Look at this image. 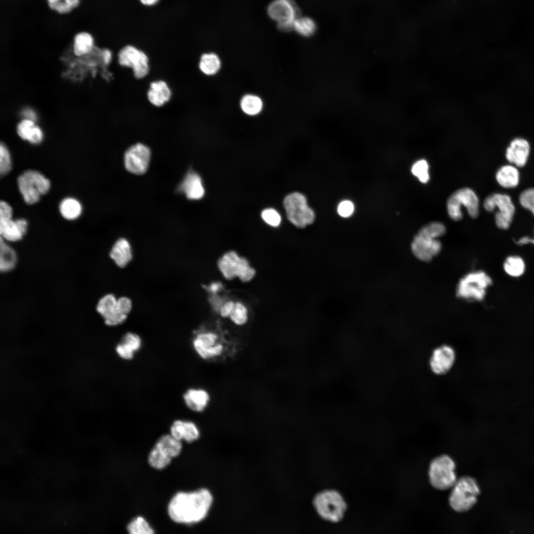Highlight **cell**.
<instances>
[{
  "mask_svg": "<svg viewBox=\"0 0 534 534\" xmlns=\"http://www.w3.org/2000/svg\"><path fill=\"white\" fill-rule=\"evenodd\" d=\"M234 304L232 301H228L223 304L219 310L221 315L223 317H229L234 308Z\"/></svg>",
  "mask_w": 534,
  "mask_h": 534,
  "instance_id": "cell-48",
  "label": "cell"
},
{
  "mask_svg": "<svg viewBox=\"0 0 534 534\" xmlns=\"http://www.w3.org/2000/svg\"><path fill=\"white\" fill-rule=\"evenodd\" d=\"M519 201L524 208L531 211L534 215V188L524 190L520 195Z\"/></svg>",
  "mask_w": 534,
  "mask_h": 534,
  "instance_id": "cell-42",
  "label": "cell"
},
{
  "mask_svg": "<svg viewBox=\"0 0 534 534\" xmlns=\"http://www.w3.org/2000/svg\"><path fill=\"white\" fill-rule=\"evenodd\" d=\"M17 262L15 250L2 238L0 241V269L1 272H7L13 269Z\"/></svg>",
  "mask_w": 534,
  "mask_h": 534,
  "instance_id": "cell-28",
  "label": "cell"
},
{
  "mask_svg": "<svg viewBox=\"0 0 534 534\" xmlns=\"http://www.w3.org/2000/svg\"><path fill=\"white\" fill-rule=\"evenodd\" d=\"M263 106V101L261 98L254 94L245 95L240 101L242 110L244 113L250 116H254L260 113Z\"/></svg>",
  "mask_w": 534,
  "mask_h": 534,
  "instance_id": "cell-33",
  "label": "cell"
},
{
  "mask_svg": "<svg viewBox=\"0 0 534 534\" xmlns=\"http://www.w3.org/2000/svg\"><path fill=\"white\" fill-rule=\"evenodd\" d=\"M312 504L317 515L323 520L333 523L341 522L344 518L348 505L338 490L327 489L317 492Z\"/></svg>",
  "mask_w": 534,
  "mask_h": 534,
  "instance_id": "cell-2",
  "label": "cell"
},
{
  "mask_svg": "<svg viewBox=\"0 0 534 534\" xmlns=\"http://www.w3.org/2000/svg\"><path fill=\"white\" fill-rule=\"evenodd\" d=\"M178 191L184 193L191 200L202 198L205 190L200 177L194 172L189 171L179 185Z\"/></svg>",
  "mask_w": 534,
  "mask_h": 534,
  "instance_id": "cell-25",
  "label": "cell"
},
{
  "mask_svg": "<svg viewBox=\"0 0 534 534\" xmlns=\"http://www.w3.org/2000/svg\"><path fill=\"white\" fill-rule=\"evenodd\" d=\"M60 212L63 218L68 220H75L81 214L82 205L76 199L66 198L59 205Z\"/></svg>",
  "mask_w": 534,
  "mask_h": 534,
  "instance_id": "cell-31",
  "label": "cell"
},
{
  "mask_svg": "<svg viewBox=\"0 0 534 534\" xmlns=\"http://www.w3.org/2000/svg\"><path fill=\"white\" fill-rule=\"evenodd\" d=\"M11 169V159L10 153L6 145L2 142L0 144V174L7 175Z\"/></svg>",
  "mask_w": 534,
  "mask_h": 534,
  "instance_id": "cell-40",
  "label": "cell"
},
{
  "mask_svg": "<svg viewBox=\"0 0 534 534\" xmlns=\"http://www.w3.org/2000/svg\"><path fill=\"white\" fill-rule=\"evenodd\" d=\"M497 182L504 188H514L519 182L520 174L518 169L510 165L501 167L495 176Z\"/></svg>",
  "mask_w": 534,
  "mask_h": 534,
  "instance_id": "cell-27",
  "label": "cell"
},
{
  "mask_svg": "<svg viewBox=\"0 0 534 534\" xmlns=\"http://www.w3.org/2000/svg\"><path fill=\"white\" fill-rule=\"evenodd\" d=\"M262 217L267 223L274 227L278 226L281 220L279 213L271 208L264 210L262 213Z\"/></svg>",
  "mask_w": 534,
  "mask_h": 534,
  "instance_id": "cell-43",
  "label": "cell"
},
{
  "mask_svg": "<svg viewBox=\"0 0 534 534\" xmlns=\"http://www.w3.org/2000/svg\"><path fill=\"white\" fill-rule=\"evenodd\" d=\"M446 232L445 225L439 222H430L422 226L418 231L437 238L444 235Z\"/></svg>",
  "mask_w": 534,
  "mask_h": 534,
  "instance_id": "cell-37",
  "label": "cell"
},
{
  "mask_svg": "<svg viewBox=\"0 0 534 534\" xmlns=\"http://www.w3.org/2000/svg\"><path fill=\"white\" fill-rule=\"evenodd\" d=\"M503 268L509 276L518 277L525 272L526 265L523 259L518 256L508 257L503 263Z\"/></svg>",
  "mask_w": 534,
  "mask_h": 534,
  "instance_id": "cell-32",
  "label": "cell"
},
{
  "mask_svg": "<svg viewBox=\"0 0 534 534\" xmlns=\"http://www.w3.org/2000/svg\"><path fill=\"white\" fill-rule=\"evenodd\" d=\"M267 12L275 21L281 32H290L293 29L296 19L300 16L301 10L293 0H273L268 5Z\"/></svg>",
  "mask_w": 534,
  "mask_h": 534,
  "instance_id": "cell-12",
  "label": "cell"
},
{
  "mask_svg": "<svg viewBox=\"0 0 534 534\" xmlns=\"http://www.w3.org/2000/svg\"><path fill=\"white\" fill-rule=\"evenodd\" d=\"M514 241L516 244L519 245H523L529 243L534 245V239L528 236L522 237L518 240H514Z\"/></svg>",
  "mask_w": 534,
  "mask_h": 534,
  "instance_id": "cell-50",
  "label": "cell"
},
{
  "mask_svg": "<svg viewBox=\"0 0 534 534\" xmlns=\"http://www.w3.org/2000/svg\"><path fill=\"white\" fill-rule=\"evenodd\" d=\"M23 115L26 117V119H30L33 121H34L36 118L35 112L29 109H26L24 110L23 112Z\"/></svg>",
  "mask_w": 534,
  "mask_h": 534,
  "instance_id": "cell-51",
  "label": "cell"
},
{
  "mask_svg": "<svg viewBox=\"0 0 534 534\" xmlns=\"http://www.w3.org/2000/svg\"><path fill=\"white\" fill-rule=\"evenodd\" d=\"M43 139V134L41 129L38 126H35L28 141L33 144H39Z\"/></svg>",
  "mask_w": 534,
  "mask_h": 534,
  "instance_id": "cell-47",
  "label": "cell"
},
{
  "mask_svg": "<svg viewBox=\"0 0 534 534\" xmlns=\"http://www.w3.org/2000/svg\"><path fill=\"white\" fill-rule=\"evenodd\" d=\"M218 266L223 276L228 280L238 277L241 281L247 282L251 280L256 273L249 262L233 251L224 254L219 260Z\"/></svg>",
  "mask_w": 534,
  "mask_h": 534,
  "instance_id": "cell-11",
  "label": "cell"
},
{
  "mask_svg": "<svg viewBox=\"0 0 534 534\" xmlns=\"http://www.w3.org/2000/svg\"><path fill=\"white\" fill-rule=\"evenodd\" d=\"M221 285L217 282H214L209 285L208 289L213 293H217L221 288Z\"/></svg>",
  "mask_w": 534,
  "mask_h": 534,
  "instance_id": "cell-52",
  "label": "cell"
},
{
  "mask_svg": "<svg viewBox=\"0 0 534 534\" xmlns=\"http://www.w3.org/2000/svg\"><path fill=\"white\" fill-rule=\"evenodd\" d=\"M410 249L418 260L428 263L440 254L442 244L437 238L417 232L411 241Z\"/></svg>",
  "mask_w": 534,
  "mask_h": 534,
  "instance_id": "cell-14",
  "label": "cell"
},
{
  "mask_svg": "<svg viewBox=\"0 0 534 534\" xmlns=\"http://www.w3.org/2000/svg\"><path fill=\"white\" fill-rule=\"evenodd\" d=\"M170 434L178 440L188 443L197 440L200 436L199 428L194 422L182 419L174 421L170 426Z\"/></svg>",
  "mask_w": 534,
  "mask_h": 534,
  "instance_id": "cell-23",
  "label": "cell"
},
{
  "mask_svg": "<svg viewBox=\"0 0 534 534\" xmlns=\"http://www.w3.org/2000/svg\"><path fill=\"white\" fill-rule=\"evenodd\" d=\"M117 57L119 66L131 69L135 79L141 80L149 74L151 70L149 58L146 52L135 46L132 44L124 46L119 51Z\"/></svg>",
  "mask_w": 534,
  "mask_h": 534,
  "instance_id": "cell-7",
  "label": "cell"
},
{
  "mask_svg": "<svg viewBox=\"0 0 534 534\" xmlns=\"http://www.w3.org/2000/svg\"><path fill=\"white\" fill-rule=\"evenodd\" d=\"M491 283L490 277L483 271L469 272L459 280L456 287V296L465 301H481Z\"/></svg>",
  "mask_w": 534,
  "mask_h": 534,
  "instance_id": "cell-3",
  "label": "cell"
},
{
  "mask_svg": "<svg viewBox=\"0 0 534 534\" xmlns=\"http://www.w3.org/2000/svg\"><path fill=\"white\" fill-rule=\"evenodd\" d=\"M530 152V145L525 139L521 137L513 139L506 148L505 156L508 162L517 167H523L527 163Z\"/></svg>",
  "mask_w": 534,
  "mask_h": 534,
  "instance_id": "cell-20",
  "label": "cell"
},
{
  "mask_svg": "<svg viewBox=\"0 0 534 534\" xmlns=\"http://www.w3.org/2000/svg\"><path fill=\"white\" fill-rule=\"evenodd\" d=\"M484 207L488 212H492L497 207L499 211L495 215L497 226L501 229H507L513 220L515 208L511 197L504 194L493 193L484 200Z\"/></svg>",
  "mask_w": 534,
  "mask_h": 534,
  "instance_id": "cell-13",
  "label": "cell"
},
{
  "mask_svg": "<svg viewBox=\"0 0 534 534\" xmlns=\"http://www.w3.org/2000/svg\"><path fill=\"white\" fill-rule=\"evenodd\" d=\"M183 402L191 411L197 413L204 411L211 398L209 392L203 388H190L182 395Z\"/></svg>",
  "mask_w": 534,
  "mask_h": 534,
  "instance_id": "cell-22",
  "label": "cell"
},
{
  "mask_svg": "<svg viewBox=\"0 0 534 534\" xmlns=\"http://www.w3.org/2000/svg\"><path fill=\"white\" fill-rule=\"evenodd\" d=\"M355 207L353 203L349 200H345L339 204L337 207L338 214L342 217L348 218L353 213Z\"/></svg>",
  "mask_w": 534,
  "mask_h": 534,
  "instance_id": "cell-44",
  "label": "cell"
},
{
  "mask_svg": "<svg viewBox=\"0 0 534 534\" xmlns=\"http://www.w3.org/2000/svg\"><path fill=\"white\" fill-rule=\"evenodd\" d=\"M464 206L469 216L474 219L479 214V202L475 192L471 188L464 187L452 193L448 198L446 203L447 212L450 218L455 221H460L463 218L461 211Z\"/></svg>",
  "mask_w": 534,
  "mask_h": 534,
  "instance_id": "cell-9",
  "label": "cell"
},
{
  "mask_svg": "<svg viewBox=\"0 0 534 534\" xmlns=\"http://www.w3.org/2000/svg\"><path fill=\"white\" fill-rule=\"evenodd\" d=\"M80 0H46L50 9L60 14H67L77 7Z\"/></svg>",
  "mask_w": 534,
  "mask_h": 534,
  "instance_id": "cell-36",
  "label": "cell"
},
{
  "mask_svg": "<svg viewBox=\"0 0 534 534\" xmlns=\"http://www.w3.org/2000/svg\"><path fill=\"white\" fill-rule=\"evenodd\" d=\"M142 346L141 337L134 332H128L122 337L120 342L115 347V352L122 359L132 360L135 354L138 352Z\"/></svg>",
  "mask_w": 534,
  "mask_h": 534,
  "instance_id": "cell-21",
  "label": "cell"
},
{
  "mask_svg": "<svg viewBox=\"0 0 534 534\" xmlns=\"http://www.w3.org/2000/svg\"><path fill=\"white\" fill-rule=\"evenodd\" d=\"M454 350L447 345H443L433 351L429 360L432 371L435 374L442 375L449 372L455 361Z\"/></svg>",
  "mask_w": 534,
  "mask_h": 534,
  "instance_id": "cell-18",
  "label": "cell"
},
{
  "mask_svg": "<svg viewBox=\"0 0 534 534\" xmlns=\"http://www.w3.org/2000/svg\"><path fill=\"white\" fill-rule=\"evenodd\" d=\"M96 308L107 325L116 326L123 324L127 320L128 316L120 311L118 298L113 294H107L101 297Z\"/></svg>",
  "mask_w": 534,
  "mask_h": 534,
  "instance_id": "cell-17",
  "label": "cell"
},
{
  "mask_svg": "<svg viewBox=\"0 0 534 534\" xmlns=\"http://www.w3.org/2000/svg\"><path fill=\"white\" fill-rule=\"evenodd\" d=\"M453 460L447 455L434 458L429 469V481L435 489L444 490L452 488L456 481Z\"/></svg>",
  "mask_w": 534,
  "mask_h": 534,
  "instance_id": "cell-8",
  "label": "cell"
},
{
  "mask_svg": "<svg viewBox=\"0 0 534 534\" xmlns=\"http://www.w3.org/2000/svg\"><path fill=\"white\" fill-rule=\"evenodd\" d=\"M452 488L449 503L454 511L466 512L476 503L480 490L474 478L469 476L461 477L456 480Z\"/></svg>",
  "mask_w": 534,
  "mask_h": 534,
  "instance_id": "cell-4",
  "label": "cell"
},
{
  "mask_svg": "<svg viewBox=\"0 0 534 534\" xmlns=\"http://www.w3.org/2000/svg\"><path fill=\"white\" fill-rule=\"evenodd\" d=\"M28 223L23 219H0V237L4 240L15 242L20 240L26 233Z\"/></svg>",
  "mask_w": 534,
  "mask_h": 534,
  "instance_id": "cell-24",
  "label": "cell"
},
{
  "mask_svg": "<svg viewBox=\"0 0 534 534\" xmlns=\"http://www.w3.org/2000/svg\"><path fill=\"white\" fill-rule=\"evenodd\" d=\"M229 317L237 325L245 324L248 320V311L245 306L240 302L234 304V307Z\"/></svg>",
  "mask_w": 534,
  "mask_h": 534,
  "instance_id": "cell-39",
  "label": "cell"
},
{
  "mask_svg": "<svg viewBox=\"0 0 534 534\" xmlns=\"http://www.w3.org/2000/svg\"><path fill=\"white\" fill-rule=\"evenodd\" d=\"M173 96L172 89L164 80L151 81L146 91V98L152 106L162 107L168 103Z\"/></svg>",
  "mask_w": 534,
  "mask_h": 534,
  "instance_id": "cell-19",
  "label": "cell"
},
{
  "mask_svg": "<svg viewBox=\"0 0 534 534\" xmlns=\"http://www.w3.org/2000/svg\"><path fill=\"white\" fill-rule=\"evenodd\" d=\"M182 449L181 441L171 434L161 436L148 456V462L152 468L161 470L169 465L173 458L179 455Z\"/></svg>",
  "mask_w": 534,
  "mask_h": 534,
  "instance_id": "cell-6",
  "label": "cell"
},
{
  "mask_svg": "<svg viewBox=\"0 0 534 534\" xmlns=\"http://www.w3.org/2000/svg\"><path fill=\"white\" fill-rule=\"evenodd\" d=\"M288 219L297 227L303 228L315 220L313 211L309 207L306 197L294 192L288 195L283 202Z\"/></svg>",
  "mask_w": 534,
  "mask_h": 534,
  "instance_id": "cell-10",
  "label": "cell"
},
{
  "mask_svg": "<svg viewBox=\"0 0 534 534\" xmlns=\"http://www.w3.org/2000/svg\"><path fill=\"white\" fill-rule=\"evenodd\" d=\"M127 530L130 534H152L154 530L144 518L138 516L130 522Z\"/></svg>",
  "mask_w": 534,
  "mask_h": 534,
  "instance_id": "cell-35",
  "label": "cell"
},
{
  "mask_svg": "<svg viewBox=\"0 0 534 534\" xmlns=\"http://www.w3.org/2000/svg\"><path fill=\"white\" fill-rule=\"evenodd\" d=\"M160 0H139L140 2L146 6H152L156 4Z\"/></svg>",
  "mask_w": 534,
  "mask_h": 534,
  "instance_id": "cell-53",
  "label": "cell"
},
{
  "mask_svg": "<svg viewBox=\"0 0 534 534\" xmlns=\"http://www.w3.org/2000/svg\"><path fill=\"white\" fill-rule=\"evenodd\" d=\"M19 190L24 201L28 204L38 202L42 195L46 194L50 188L49 180L38 171L29 170L17 178Z\"/></svg>",
  "mask_w": 534,
  "mask_h": 534,
  "instance_id": "cell-5",
  "label": "cell"
},
{
  "mask_svg": "<svg viewBox=\"0 0 534 534\" xmlns=\"http://www.w3.org/2000/svg\"><path fill=\"white\" fill-rule=\"evenodd\" d=\"M221 66V60L215 53H205L200 57L198 68L205 75L212 76L216 74L219 71Z\"/></svg>",
  "mask_w": 534,
  "mask_h": 534,
  "instance_id": "cell-29",
  "label": "cell"
},
{
  "mask_svg": "<svg viewBox=\"0 0 534 534\" xmlns=\"http://www.w3.org/2000/svg\"><path fill=\"white\" fill-rule=\"evenodd\" d=\"M35 126L34 121L28 119H24L17 126V134L22 139L28 140Z\"/></svg>",
  "mask_w": 534,
  "mask_h": 534,
  "instance_id": "cell-41",
  "label": "cell"
},
{
  "mask_svg": "<svg viewBox=\"0 0 534 534\" xmlns=\"http://www.w3.org/2000/svg\"><path fill=\"white\" fill-rule=\"evenodd\" d=\"M12 209L11 207L5 201H1L0 202V219H6L12 218Z\"/></svg>",
  "mask_w": 534,
  "mask_h": 534,
  "instance_id": "cell-46",
  "label": "cell"
},
{
  "mask_svg": "<svg viewBox=\"0 0 534 534\" xmlns=\"http://www.w3.org/2000/svg\"><path fill=\"white\" fill-rule=\"evenodd\" d=\"M428 169V162L424 159H421L413 164L411 171L413 175L416 177L421 182L425 183L430 179Z\"/></svg>",
  "mask_w": 534,
  "mask_h": 534,
  "instance_id": "cell-38",
  "label": "cell"
},
{
  "mask_svg": "<svg viewBox=\"0 0 534 534\" xmlns=\"http://www.w3.org/2000/svg\"><path fill=\"white\" fill-rule=\"evenodd\" d=\"M102 55L103 63L106 65L109 64L112 59L111 51L107 48L102 49Z\"/></svg>",
  "mask_w": 534,
  "mask_h": 534,
  "instance_id": "cell-49",
  "label": "cell"
},
{
  "mask_svg": "<svg viewBox=\"0 0 534 534\" xmlns=\"http://www.w3.org/2000/svg\"><path fill=\"white\" fill-rule=\"evenodd\" d=\"M118 306L120 311L123 314L128 316L132 309V301L128 297H121L118 298Z\"/></svg>",
  "mask_w": 534,
  "mask_h": 534,
  "instance_id": "cell-45",
  "label": "cell"
},
{
  "mask_svg": "<svg viewBox=\"0 0 534 534\" xmlns=\"http://www.w3.org/2000/svg\"><path fill=\"white\" fill-rule=\"evenodd\" d=\"M218 335L213 332L201 331L193 338L192 345L196 354L203 360H210L221 356L223 345L218 341Z\"/></svg>",
  "mask_w": 534,
  "mask_h": 534,
  "instance_id": "cell-15",
  "label": "cell"
},
{
  "mask_svg": "<svg viewBox=\"0 0 534 534\" xmlns=\"http://www.w3.org/2000/svg\"><path fill=\"white\" fill-rule=\"evenodd\" d=\"M214 499L212 493L207 488L190 492L179 491L169 502L168 513L170 518L177 523H198L207 517Z\"/></svg>",
  "mask_w": 534,
  "mask_h": 534,
  "instance_id": "cell-1",
  "label": "cell"
},
{
  "mask_svg": "<svg viewBox=\"0 0 534 534\" xmlns=\"http://www.w3.org/2000/svg\"><path fill=\"white\" fill-rule=\"evenodd\" d=\"M109 255L116 266L120 268L125 267L133 257L130 242L125 238L118 239L112 247Z\"/></svg>",
  "mask_w": 534,
  "mask_h": 534,
  "instance_id": "cell-26",
  "label": "cell"
},
{
  "mask_svg": "<svg viewBox=\"0 0 534 534\" xmlns=\"http://www.w3.org/2000/svg\"><path fill=\"white\" fill-rule=\"evenodd\" d=\"M293 29L300 35L309 37L312 36L315 32L316 25L312 18L300 16L295 21Z\"/></svg>",
  "mask_w": 534,
  "mask_h": 534,
  "instance_id": "cell-34",
  "label": "cell"
},
{
  "mask_svg": "<svg viewBox=\"0 0 534 534\" xmlns=\"http://www.w3.org/2000/svg\"><path fill=\"white\" fill-rule=\"evenodd\" d=\"M94 47L92 36L85 32L77 34L74 38L73 52L75 55L81 56L90 53Z\"/></svg>",
  "mask_w": 534,
  "mask_h": 534,
  "instance_id": "cell-30",
  "label": "cell"
},
{
  "mask_svg": "<svg viewBox=\"0 0 534 534\" xmlns=\"http://www.w3.org/2000/svg\"><path fill=\"white\" fill-rule=\"evenodd\" d=\"M150 156V149L146 145L140 142L133 144L125 153V167L133 174H143L148 168Z\"/></svg>",
  "mask_w": 534,
  "mask_h": 534,
  "instance_id": "cell-16",
  "label": "cell"
}]
</instances>
